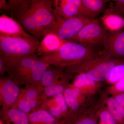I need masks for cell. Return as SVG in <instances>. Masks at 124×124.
<instances>
[{
  "mask_svg": "<svg viewBox=\"0 0 124 124\" xmlns=\"http://www.w3.org/2000/svg\"><path fill=\"white\" fill-rule=\"evenodd\" d=\"M115 98L124 108V93L116 94Z\"/></svg>",
  "mask_w": 124,
  "mask_h": 124,
  "instance_id": "29",
  "label": "cell"
},
{
  "mask_svg": "<svg viewBox=\"0 0 124 124\" xmlns=\"http://www.w3.org/2000/svg\"><path fill=\"white\" fill-rule=\"evenodd\" d=\"M39 43L19 36L0 35V56L16 58L31 55L36 52Z\"/></svg>",
  "mask_w": 124,
  "mask_h": 124,
  "instance_id": "4",
  "label": "cell"
},
{
  "mask_svg": "<svg viewBox=\"0 0 124 124\" xmlns=\"http://www.w3.org/2000/svg\"><path fill=\"white\" fill-rule=\"evenodd\" d=\"M112 87L113 93L116 94L124 92V77L116 82Z\"/></svg>",
  "mask_w": 124,
  "mask_h": 124,
  "instance_id": "27",
  "label": "cell"
},
{
  "mask_svg": "<svg viewBox=\"0 0 124 124\" xmlns=\"http://www.w3.org/2000/svg\"><path fill=\"white\" fill-rule=\"evenodd\" d=\"M99 124H116V122L108 110H102L99 114Z\"/></svg>",
  "mask_w": 124,
  "mask_h": 124,
  "instance_id": "26",
  "label": "cell"
},
{
  "mask_svg": "<svg viewBox=\"0 0 124 124\" xmlns=\"http://www.w3.org/2000/svg\"><path fill=\"white\" fill-rule=\"evenodd\" d=\"M44 89L41 84L26 85L11 108H18L28 115L37 110L43 101Z\"/></svg>",
  "mask_w": 124,
  "mask_h": 124,
  "instance_id": "7",
  "label": "cell"
},
{
  "mask_svg": "<svg viewBox=\"0 0 124 124\" xmlns=\"http://www.w3.org/2000/svg\"><path fill=\"white\" fill-rule=\"evenodd\" d=\"M105 50L112 57L122 59L124 58V28L117 31H108L103 45Z\"/></svg>",
  "mask_w": 124,
  "mask_h": 124,
  "instance_id": "9",
  "label": "cell"
},
{
  "mask_svg": "<svg viewBox=\"0 0 124 124\" xmlns=\"http://www.w3.org/2000/svg\"><path fill=\"white\" fill-rule=\"evenodd\" d=\"M7 63L4 58L0 56V75H3L6 71Z\"/></svg>",
  "mask_w": 124,
  "mask_h": 124,
  "instance_id": "28",
  "label": "cell"
},
{
  "mask_svg": "<svg viewBox=\"0 0 124 124\" xmlns=\"http://www.w3.org/2000/svg\"><path fill=\"white\" fill-rule=\"evenodd\" d=\"M108 1L106 0H82L85 15L94 19L104 10Z\"/></svg>",
  "mask_w": 124,
  "mask_h": 124,
  "instance_id": "17",
  "label": "cell"
},
{
  "mask_svg": "<svg viewBox=\"0 0 124 124\" xmlns=\"http://www.w3.org/2000/svg\"><path fill=\"white\" fill-rule=\"evenodd\" d=\"M104 26L108 31H117L124 28V18L112 14H104L101 18Z\"/></svg>",
  "mask_w": 124,
  "mask_h": 124,
  "instance_id": "21",
  "label": "cell"
},
{
  "mask_svg": "<svg viewBox=\"0 0 124 124\" xmlns=\"http://www.w3.org/2000/svg\"><path fill=\"white\" fill-rule=\"evenodd\" d=\"M3 57L6 60L8 77L18 85H41L43 75L49 67L35 54L20 57Z\"/></svg>",
  "mask_w": 124,
  "mask_h": 124,
  "instance_id": "1",
  "label": "cell"
},
{
  "mask_svg": "<svg viewBox=\"0 0 124 124\" xmlns=\"http://www.w3.org/2000/svg\"><path fill=\"white\" fill-rule=\"evenodd\" d=\"M0 124H4L3 121H2V120H0Z\"/></svg>",
  "mask_w": 124,
  "mask_h": 124,
  "instance_id": "30",
  "label": "cell"
},
{
  "mask_svg": "<svg viewBox=\"0 0 124 124\" xmlns=\"http://www.w3.org/2000/svg\"><path fill=\"white\" fill-rule=\"evenodd\" d=\"M0 35L19 36L31 40L39 41L38 39L27 33L13 18L5 14L0 16Z\"/></svg>",
  "mask_w": 124,
  "mask_h": 124,
  "instance_id": "10",
  "label": "cell"
},
{
  "mask_svg": "<svg viewBox=\"0 0 124 124\" xmlns=\"http://www.w3.org/2000/svg\"><path fill=\"white\" fill-rule=\"evenodd\" d=\"M62 68H54L49 67L44 73L41 80V84L44 88L60 80L67 75L63 72Z\"/></svg>",
  "mask_w": 124,
  "mask_h": 124,
  "instance_id": "20",
  "label": "cell"
},
{
  "mask_svg": "<svg viewBox=\"0 0 124 124\" xmlns=\"http://www.w3.org/2000/svg\"><path fill=\"white\" fill-rule=\"evenodd\" d=\"M107 31L99 20L94 19L67 41L86 45H103Z\"/></svg>",
  "mask_w": 124,
  "mask_h": 124,
  "instance_id": "6",
  "label": "cell"
},
{
  "mask_svg": "<svg viewBox=\"0 0 124 124\" xmlns=\"http://www.w3.org/2000/svg\"><path fill=\"white\" fill-rule=\"evenodd\" d=\"M67 41L60 39L57 35L48 33L39 42L36 52L39 55L53 53L58 50Z\"/></svg>",
  "mask_w": 124,
  "mask_h": 124,
  "instance_id": "13",
  "label": "cell"
},
{
  "mask_svg": "<svg viewBox=\"0 0 124 124\" xmlns=\"http://www.w3.org/2000/svg\"><path fill=\"white\" fill-rule=\"evenodd\" d=\"M56 124H97L95 118L89 116H80L78 113L68 116L59 120Z\"/></svg>",
  "mask_w": 124,
  "mask_h": 124,
  "instance_id": "23",
  "label": "cell"
},
{
  "mask_svg": "<svg viewBox=\"0 0 124 124\" xmlns=\"http://www.w3.org/2000/svg\"><path fill=\"white\" fill-rule=\"evenodd\" d=\"M124 60L114 58L106 51L95 57L72 66L66 67V72L70 73H84L96 82L107 79L111 70Z\"/></svg>",
  "mask_w": 124,
  "mask_h": 124,
  "instance_id": "3",
  "label": "cell"
},
{
  "mask_svg": "<svg viewBox=\"0 0 124 124\" xmlns=\"http://www.w3.org/2000/svg\"><path fill=\"white\" fill-rule=\"evenodd\" d=\"M100 54L91 46L67 41L54 53L39 58L49 65L63 68L81 63L95 57Z\"/></svg>",
  "mask_w": 124,
  "mask_h": 124,
  "instance_id": "2",
  "label": "cell"
},
{
  "mask_svg": "<svg viewBox=\"0 0 124 124\" xmlns=\"http://www.w3.org/2000/svg\"><path fill=\"white\" fill-rule=\"evenodd\" d=\"M72 74L68 73L62 79L45 87L42 94L43 100L49 97H54L59 94L63 93L69 85L68 82L72 76Z\"/></svg>",
  "mask_w": 124,
  "mask_h": 124,
  "instance_id": "16",
  "label": "cell"
},
{
  "mask_svg": "<svg viewBox=\"0 0 124 124\" xmlns=\"http://www.w3.org/2000/svg\"><path fill=\"white\" fill-rule=\"evenodd\" d=\"M0 120L4 124H30L28 115L17 108L0 110Z\"/></svg>",
  "mask_w": 124,
  "mask_h": 124,
  "instance_id": "14",
  "label": "cell"
},
{
  "mask_svg": "<svg viewBox=\"0 0 124 124\" xmlns=\"http://www.w3.org/2000/svg\"><path fill=\"white\" fill-rule=\"evenodd\" d=\"M53 13L55 16V23L46 30L44 37L48 33H53L64 40L67 41L73 37L83 27L94 19L84 15L66 18Z\"/></svg>",
  "mask_w": 124,
  "mask_h": 124,
  "instance_id": "5",
  "label": "cell"
},
{
  "mask_svg": "<svg viewBox=\"0 0 124 124\" xmlns=\"http://www.w3.org/2000/svg\"><path fill=\"white\" fill-rule=\"evenodd\" d=\"M108 111L110 112L116 122L120 124H124V108L115 98H110L107 101Z\"/></svg>",
  "mask_w": 124,
  "mask_h": 124,
  "instance_id": "22",
  "label": "cell"
},
{
  "mask_svg": "<svg viewBox=\"0 0 124 124\" xmlns=\"http://www.w3.org/2000/svg\"><path fill=\"white\" fill-rule=\"evenodd\" d=\"M97 82L86 73H81L76 76L72 84L70 85L80 89L85 94L95 89Z\"/></svg>",
  "mask_w": 124,
  "mask_h": 124,
  "instance_id": "18",
  "label": "cell"
},
{
  "mask_svg": "<svg viewBox=\"0 0 124 124\" xmlns=\"http://www.w3.org/2000/svg\"><path fill=\"white\" fill-rule=\"evenodd\" d=\"M65 101L68 107V116L77 113L82 105L84 93L80 89L69 85L63 93Z\"/></svg>",
  "mask_w": 124,
  "mask_h": 124,
  "instance_id": "12",
  "label": "cell"
},
{
  "mask_svg": "<svg viewBox=\"0 0 124 124\" xmlns=\"http://www.w3.org/2000/svg\"><path fill=\"white\" fill-rule=\"evenodd\" d=\"M124 77V62L115 66L111 70L107 80L115 84Z\"/></svg>",
  "mask_w": 124,
  "mask_h": 124,
  "instance_id": "24",
  "label": "cell"
},
{
  "mask_svg": "<svg viewBox=\"0 0 124 124\" xmlns=\"http://www.w3.org/2000/svg\"><path fill=\"white\" fill-rule=\"evenodd\" d=\"M22 88L8 77L0 78V104L1 110L11 108L15 104Z\"/></svg>",
  "mask_w": 124,
  "mask_h": 124,
  "instance_id": "8",
  "label": "cell"
},
{
  "mask_svg": "<svg viewBox=\"0 0 124 124\" xmlns=\"http://www.w3.org/2000/svg\"><path fill=\"white\" fill-rule=\"evenodd\" d=\"M30 124H56L58 121L45 109L39 108L28 114Z\"/></svg>",
  "mask_w": 124,
  "mask_h": 124,
  "instance_id": "19",
  "label": "cell"
},
{
  "mask_svg": "<svg viewBox=\"0 0 124 124\" xmlns=\"http://www.w3.org/2000/svg\"><path fill=\"white\" fill-rule=\"evenodd\" d=\"M113 1L115 4L107 9L104 14H114L121 16L124 15V0H115Z\"/></svg>",
  "mask_w": 124,
  "mask_h": 124,
  "instance_id": "25",
  "label": "cell"
},
{
  "mask_svg": "<svg viewBox=\"0 0 124 124\" xmlns=\"http://www.w3.org/2000/svg\"><path fill=\"white\" fill-rule=\"evenodd\" d=\"M39 108L48 111L58 121L66 118L68 115L69 110L63 93L55 95L51 100L45 99Z\"/></svg>",
  "mask_w": 124,
  "mask_h": 124,
  "instance_id": "11",
  "label": "cell"
},
{
  "mask_svg": "<svg viewBox=\"0 0 124 124\" xmlns=\"http://www.w3.org/2000/svg\"><path fill=\"white\" fill-rule=\"evenodd\" d=\"M53 6L54 7L53 10L54 13L66 18L83 15L79 9L69 3L67 0H53Z\"/></svg>",
  "mask_w": 124,
  "mask_h": 124,
  "instance_id": "15",
  "label": "cell"
}]
</instances>
